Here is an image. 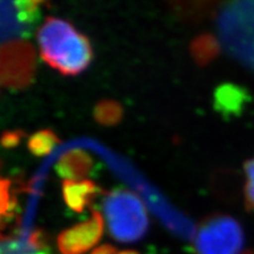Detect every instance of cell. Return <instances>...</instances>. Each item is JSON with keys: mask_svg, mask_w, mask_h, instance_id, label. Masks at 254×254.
<instances>
[{"mask_svg": "<svg viewBox=\"0 0 254 254\" xmlns=\"http://www.w3.org/2000/svg\"><path fill=\"white\" fill-rule=\"evenodd\" d=\"M41 59L63 75H77L90 65V40L68 21L49 17L37 33Z\"/></svg>", "mask_w": 254, "mask_h": 254, "instance_id": "1", "label": "cell"}, {"mask_svg": "<svg viewBox=\"0 0 254 254\" xmlns=\"http://www.w3.org/2000/svg\"><path fill=\"white\" fill-rule=\"evenodd\" d=\"M103 209L111 237L119 243H135L148 230L150 221L145 205L131 190H111L103 200Z\"/></svg>", "mask_w": 254, "mask_h": 254, "instance_id": "2", "label": "cell"}, {"mask_svg": "<svg viewBox=\"0 0 254 254\" xmlns=\"http://www.w3.org/2000/svg\"><path fill=\"white\" fill-rule=\"evenodd\" d=\"M241 225L230 215H214L200 225L194 239L196 254H244Z\"/></svg>", "mask_w": 254, "mask_h": 254, "instance_id": "3", "label": "cell"}, {"mask_svg": "<svg viewBox=\"0 0 254 254\" xmlns=\"http://www.w3.org/2000/svg\"><path fill=\"white\" fill-rule=\"evenodd\" d=\"M224 40L234 56L254 69V2H237L222 17Z\"/></svg>", "mask_w": 254, "mask_h": 254, "instance_id": "4", "label": "cell"}, {"mask_svg": "<svg viewBox=\"0 0 254 254\" xmlns=\"http://www.w3.org/2000/svg\"><path fill=\"white\" fill-rule=\"evenodd\" d=\"M34 52L25 41H12L1 50V82L4 86L21 88L33 77Z\"/></svg>", "mask_w": 254, "mask_h": 254, "instance_id": "5", "label": "cell"}, {"mask_svg": "<svg viewBox=\"0 0 254 254\" xmlns=\"http://www.w3.org/2000/svg\"><path fill=\"white\" fill-rule=\"evenodd\" d=\"M103 233V215L97 209H92L88 220L60 232L57 245L62 254H84L99 243Z\"/></svg>", "mask_w": 254, "mask_h": 254, "instance_id": "6", "label": "cell"}, {"mask_svg": "<svg viewBox=\"0 0 254 254\" xmlns=\"http://www.w3.org/2000/svg\"><path fill=\"white\" fill-rule=\"evenodd\" d=\"M250 101L251 95L247 88L233 82H224L213 92V109L224 119L241 116Z\"/></svg>", "mask_w": 254, "mask_h": 254, "instance_id": "7", "label": "cell"}, {"mask_svg": "<svg viewBox=\"0 0 254 254\" xmlns=\"http://www.w3.org/2000/svg\"><path fill=\"white\" fill-rule=\"evenodd\" d=\"M62 193L64 201L69 209L75 213H82L103 190L97 184L88 179L80 182L63 180Z\"/></svg>", "mask_w": 254, "mask_h": 254, "instance_id": "8", "label": "cell"}, {"mask_svg": "<svg viewBox=\"0 0 254 254\" xmlns=\"http://www.w3.org/2000/svg\"><path fill=\"white\" fill-rule=\"evenodd\" d=\"M93 170V159L86 151L71 150L65 152L56 164V172L64 180H85Z\"/></svg>", "mask_w": 254, "mask_h": 254, "instance_id": "9", "label": "cell"}, {"mask_svg": "<svg viewBox=\"0 0 254 254\" xmlns=\"http://www.w3.org/2000/svg\"><path fill=\"white\" fill-rule=\"evenodd\" d=\"M190 52L199 66H206L217 58L220 52V45L213 34L202 33L190 41Z\"/></svg>", "mask_w": 254, "mask_h": 254, "instance_id": "10", "label": "cell"}, {"mask_svg": "<svg viewBox=\"0 0 254 254\" xmlns=\"http://www.w3.org/2000/svg\"><path fill=\"white\" fill-rule=\"evenodd\" d=\"M41 1L34 0H19L12 2L13 6V18L15 19V30L19 26L21 30H27L33 25L40 17V5Z\"/></svg>", "mask_w": 254, "mask_h": 254, "instance_id": "11", "label": "cell"}, {"mask_svg": "<svg viewBox=\"0 0 254 254\" xmlns=\"http://www.w3.org/2000/svg\"><path fill=\"white\" fill-rule=\"evenodd\" d=\"M124 116L123 106L118 101L104 99L94 106L93 117L94 120L101 126H116L122 122Z\"/></svg>", "mask_w": 254, "mask_h": 254, "instance_id": "12", "label": "cell"}, {"mask_svg": "<svg viewBox=\"0 0 254 254\" xmlns=\"http://www.w3.org/2000/svg\"><path fill=\"white\" fill-rule=\"evenodd\" d=\"M59 138L52 129H40L33 133L27 140V148L36 157H44L59 144Z\"/></svg>", "mask_w": 254, "mask_h": 254, "instance_id": "13", "label": "cell"}, {"mask_svg": "<svg viewBox=\"0 0 254 254\" xmlns=\"http://www.w3.org/2000/svg\"><path fill=\"white\" fill-rule=\"evenodd\" d=\"M0 254H50L47 246H37L28 238H2Z\"/></svg>", "mask_w": 254, "mask_h": 254, "instance_id": "14", "label": "cell"}, {"mask_svg": "<svg viewBox=\"0 0 254 254\" xmlns=\"http://www.w3.org/2000/svg\"><path fill=\"white\" fill-rule=\"evenodd\" d=\"M245 205L249 211H254V158L246 161L245 165Z\"/></svg>", "mask_w": 254, "mask_h": 254, "instance_id": "15", "label": "cell"}, {"mask_svg": "<svg viewBox=\"0 0 254 254\" xmlns=\"http://www.w3.org/2000/svg\"><path fill=\"white\" fill-rule=\"evenodd\" d=\"M25 133L19 129L14 131H5L1 135V145L4 148H14L20 144Z\"/></svg>", "mask_w": 254, "mask_h": 254, "instance_id": "16", "label": "cell"}, {"mask_svg": "<svg viewBox=\"0 0 254 254\" xmlns=\"http://www.w3.org/2000/svg\"><path fill=\"white\" fill-rule=\"evenodd\" d=\"M119 252L117 251L116 247H113L110 244H104V245H100L92 251L90 254H118Z\"/></svg>", "mask_w": 254, "mask_h": 254, "instance_id": "17", "label": "cell"}, {"mask_svg": "<svg viewBox=\"0 0 254 254\" xmlns=\"http://www.w3.org/2000/svg\"><path fill=\"white\" fill-rule=\"evenodd\" d=\"M118 254H140V253L136 252V251H133V250H125V251H123V252H119Z\"/></svg>", "mask_w": 254, "mask_h": 254, "instance_id": "18", "label": "cell"}]
</instances>
